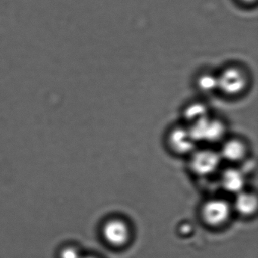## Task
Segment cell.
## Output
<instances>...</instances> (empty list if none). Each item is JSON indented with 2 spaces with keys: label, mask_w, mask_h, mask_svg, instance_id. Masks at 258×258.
Listing matches in <instances>:
<instances>
[{
  "label": "cell",
  "mask_w": 258,
  "mask_h": 258,
  "mask_svg": "<svg viewBox=\"0 0 258 258\" xmlns=\"http://www.w3.org/2000/svg\"><path fill=\"white\" fill-rule=\"evenodd\" d=\"M218 88L228 95H238L245 90L247 78L245 72L238 67L227 68L217 77Z\"/></svg>",
  "instance_id": "6da1fadb"
},
{
  "label": "cell",
  "mask_w": 258,
  "mask_h": 258,
  "mask_svg": "<svg viewBox=\"0 0 258 258\" xmlns=\"http://www.w3.org/2000/svg\"><path fill=\"white\" fill-rule=\"evenodd\" d=\"M230 208L229 204L221 199L208 201L204 205L202 216L204 220L211 226H220L229 218Z\"/></svg>",
  "instance_id": "7a4b0ae2"
},
{
  "label": "cell",
  "mask_w": 258,
  "mask_h": 258,
  "mask_svg": "<svg viewBox=\"0 0 258 258\" xmlns=\"http://www.w3.org/2000/svg\"><path fill=\"white\" fill-rule=\"evenodd\" d=\"M220 162V155L214 151L202 150L196 152L191 160V167L198 175L206 176L214 173Z\"/></svg>",
  "instance_id": "3957f363"
},
{
  "label": "cell",
  "mask_w": 258,
  "mask_h": 258,
  "mask_svg": "<svg viewBox=\"0 0 258 258\" xmlns=\"http://www.w3.org/2000/svg\"><path fill=\"white\" fill-rule=\"evenodd\" d=\"M104 238L111 245H123L130 236V230L124 222L119 220H110L102 229Z\"/></svg>",
  "instance_id": "277c9868"
},
{
  "label": "cell",
  "mask_w": 258,
  "mask_h": 258,
  "mask_svg": "<svg viewBox=\"0 0 258 258\" xmlns=\"http://www.w3.org/2000/svg\"><path fill=\"white\" fill-rule=\"evenodd\" d=\"M168 140L172 149L180 154L191 152L194 149L196 143L189 130L182 127L173 130L169 135Z\"/></svg>",
  "instance_id": "5b68a950"
},
{
  "label": "cell",
  "mask_w": 258,
  "mask_h": 258,
  "mask_svg": "<svg viewBox=\"0 0 258 258\" xmlns=\"http://www.w3.org/2000/svg\"><path fill=\"white\" fill-rule=\"evenodd\" d=\"M222 186L226 191L232 193H239L244 185V178L239 170L229 169L223 172L221 177Z\"/></svg>",
  "instance_id": "8992f818"
},
{
  "label": "cell",
  "mask_w": 258,
  "mask_h": 258,
  "mask_svg": "<svg viewBox=\"0 0 258 258\" xmlns=\"http://www.w3.org/2000/svg\"><path fill=\"white\" fill-rule=\"evenodd\" d=\"M235 208L241 215H251L257 208V199L251 193L240 191L235 200Z\"/></svg>",
  "instance_id": "52a82bcc"
},
{
  "label": "cell",
  "mask_w": 258,
  "mask_h": 258,
  "mask_svg": "<svg viewBox=\"0 0 258 258\" xmlns=\"http://www.w3.org/2000/svg\"><path fill=\"white\" fill-rule=\"evenodd\" d=\"M245 145L238 140H230L223 144L221 157L229 161H238L245 155Z\"/></svg>",
  "instance_id": "ba28073f"
},
{
  "label": "cell",
  "mask_w": 258,
  "mask_h": 258,
  "mask_svg": "<svg viewBox=\"0 0 258 258\" xmlns=\"http://www.w3.org/2000/svg\"><path fill=\"white\" fill-rule=\"evenodd\" d=\"M185 117L191 123H195L208 117V109L203 104H192L185 109Z\"/></svg>",
  "instance_id": "9c48e42d"
},
{
  "label": "cell",
  "mask_w": 258,
  "mask_h": 258,
  "mask_svg": "<svg viewBox=\"0 0 258 258\" xmlns=\"http://www.w3.org/2000/svg\"><path fill=\"white\" fill-rule=\"evenodd\" d=\"M198 86L204 92H211L218 88L217 77L210 74H205L199 78Z\"/></svg>",
  "instance_id": "30bf717a"
},
{
  "label": "cell",
  "mask_w": 258,
  "mask_h": 258,
  "mask_svg": "<svg viewBox=\"0 0 258 258\" xmlns=\"http://www.w3.org/2000/svg\"><path fill=\"white\" fill-rule=\"evenodd\" d=\"M81 250L75 245H66L61 247L58 258H82Z\"/></svg>",
  "instance_id": "8fae6325"
},
{
  "label": "cell",
  "mask_w": 258,
  "mask_h": 258,
  "mask_svg": "<svg viewBox=\"0 0 258 258\" xmlns=\"http://www.w3.org/2000/svg\"><path fill=\"white\" fill-rule=\"evenodd\" d=\"M241 2L246 3V4H252L254 3L256 0H241Z\"/></svg>",
  "instance_id": "7c38bea8"
},
{
  "label": "cell",
  "mask_w": 258,
  "mask_h": 258,
  "mask_svg": "<svg viewBox=\"0 0 258 258\" xmlns=\"http://www.w3.org/2000/svg\"><path fill=\"white\" fill-rule=\"evenodd\" d=\"M82 258H97L93 256H83Z\"/></svg>",
  "instance_id": "4fadbf2b"
}]
</instances>
